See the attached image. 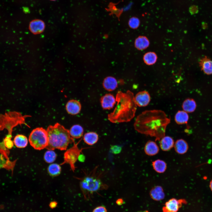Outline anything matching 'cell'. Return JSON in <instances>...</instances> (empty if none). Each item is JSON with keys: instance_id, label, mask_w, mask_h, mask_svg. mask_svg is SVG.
Listing matches in <instances>:
<instances>
[{"instance_id": "8fae6325", "label": "cell", "mask_w": 212, "mask_h": 212, "mask_svg": "<svg viewBox=\"0 0 212 212\" xmlns=\"http://www.w3.org/2000/svg\"><path fill=\"white\" fill-rule=\"evenodd\" d=\"M100 102L102 108L105 110L110 109L113 108L116 102L114 96L111 94H106L101 97Z\"/></svg>"}, {"instance_id": "484cf974", "label": "cell", "mask_w": 212, "mask_h": 212, "mask_svg": "<svg viewBox=\"0 0 212 212\" xmlns=\"http://www.w3.org/2000/svg\"><path fill=\"white\" fill-rule=\"evenodd\" d=\"M47 171L49 175L52 177L59 175L61 171L60 165L57 163H51L48 167Z\"/></svg>"}, {"instance_id": "d6a6232c", "label": "cell", "mask_w": 212, "mask_h": 212, "mask_svg": "<svg viewBox=\"0 0 212 212\" xmlns=\"http://www.w3.org/2000/svg\"><path fill=\"white\" fill-rule=\"evenodd\" d=\"M92 212H107V210L103 206H99L95 208Z\"/></svg>"}, {"instance_id": "d590c367", "label": "cell", "mask_w": 212, "mask_h": 212, "mask_svg": "<svg viewBox=\"0 0 212 212\" xmlns=\"http://www.w3.org/2000/svg\"><path fill=\"white\" fill-rule=\"evenodd\" d=\"M116 203L118 205H121L123 203V200L121 198L118 199L116 201Z\"/></svg>"}, {"instance_id": "277c9868", "label": "cell", "mask_w": 212, "mask_h": 212, "mask_svg": "<svg viewBox=\"0 0 212 212\" xmlns=\"http://www.w3.org/2000/svg\"><path fill=\"white\" fill-rule=\"evenodd\" d=\"M97 170V168H95L89 173H87L80 179V186L85 194L86 193H92L107 187L100 179L101 174L96 173Z\"/></svg>"}, {"instance_id": "ba28073f", "label": "cell", "mask_w": 212, "mask_h": 212, "mask_svg": "<svg viewBox=\"0 0 212 212\" xmlns=\"http://www.w3.org/2000/svg\"><path fill=\"white\" fill-rule=\"evenodd\" d=\"M185 200L172 198L167 201L163 207V212H177L183 203H186Z\"/></svg>"}, {"instance_id": "5b68a950", "label": "cell", "mask_w": 212, "mask_h": 212, "mask_svg": "<svg viewBox=\"0 0 212 212\" xmlns=\"http://www.w3.org/2000/svg\"><path fill=\"white\" fill-rule=\"evenodd\" d=\"M31 116L23 115L19 112L10 111L4 114H0V130L4 129H7L9 135H11L13 128L18 125L24 124L29 127L26 122V118Z\"/></svg>"}, {"instance_id": "3957f363", "label": "cell", "mask_w": 212, "mask_h": 212, "mask_svg": "<svg viewBox=\"0 0 212 212\" xmlns=\"http://www.w3.org/2000/svg\"><path fill=\"white\" fill-rule=\"evenodd\" d=\"M47 130L48 143L46 148L48 150H66L70 144L74 143V138L70 135L69 130L58 123L49 125Z\"/></svg>"}, {"instance_id": "30bf717a", "label": "cell", "mask_w": 212, "mask_h": 212, "mask_svg": "<svg viewBox=\"0 0 212 212\" xmlns=\"http://www.w3.org/2000/svg\"><path fill=\"white\" fill-rule=\"evenodd\" d=\"M81 108L80 102L78 100L72 99L69 100L66 105L67 112L70 115H75L78 114Z\"/></svg>"}, {"instance_id": "e575fe53", "label": "cell", "mask_w": 212, "mask_h": 212, "mask_svg": "<svg viewBox=\"0 0 212 212\" xmlns=\"http://www.w3.org/2000/svg\"><path fill=\"white\" fill-rule=\"evenodd\" d=\"M78 160L80 162H84L85 160V155L83 154H81V153L78 157Z\"/></svg>"}, {"instance_id": "4fadbf2b", "label": "cell", "mask_w": 212, "mask_h": 212, "mask_svg": "<svg viewBox=\"0 0 212 212\" xmlns=\"http://www.w3.org/2000/svg\"><path fill=\"white\" fill-rule=\"evenodd\" d=\"M201 70L208 75L212 74V60L206 56L201 58L199 62Z\"/></svg>"}, {"instance_id": "9c48e42d", "label": "cell", "mask_w": 212, "mask_h": 212, "mask_svg": "<svg viewBox=\"0 0 212 212\" xmlns=\"http://www.w3.org/2000/svg\"><path fill=\"white\" fill-rule=\"evenodd\" d=\"M135 100L136 105L139 107H145L147 106L150 100V95L146 91H143L138 93L135 97Z\"/></svg>"}, {"instance_id": "2e32d148", "label": "cell", "mask_w": 212, "mask_h": 212, "mask_svg": "<svg viewBox=\"0 0 212 212\" xmlns=\"http://www.w3.org/2000/svg\"><path fill=\"white\" fill-rule=\"evenodd\" d=\"M160 140V147L163 151H168L174 146V141L173 138L170 136H165Z\"/></svg>"}, {"instance_id": "7c38bea8", "label": "cell", "mask_w": 212, "mask_h": 212, "mask_svg": "<svg viewBox=\"0 0 212 212\" xmlns=\"http://www.w3.org/2000/svg\"><path fill=\"white\" fill-rule=\"evenodd\" d=\"M45 25L42 20L36 19L31 21L29 24V29L32 32L38 34L42 32L44 30Z\"/></svg>"}, {"instance_id": "f35d334b", "label": "cell", "mask_w": 212, "mask_h": 212, "mask_svg": "<svg viewBox=\"0 0 212 212\" xmlns=\"http://www.w3.org/2000/svg\"></svg>"}, {"instance_id": "8992f818", "label": "cell", "mask_w": 212, "mask_h": 212, "mask_svg": "<svg viewBox=\"0 0 212 212\" xmlns=\"http://www.w3.org/2000/svg\"><path fill=\"white\" fill-rule=\"evenodd\" d=\"M30 145L35 150H41L46 148L48 143V138L47 130L42 127L34 129L29 138Z\"/></svg>"}, {"instance_id": "7a4b0ae2", "label": "cell", "mask_w": 212, "mask_h": 212, "mask_svg": "<svg viewBox=\"0 0 212 212\" xmlns=\"http://www.w3.org/2000/svg\"><path fill=\"white\" fill-rule=\"evenodd\" d=\"M116 100L117 105L113 112L108 115V120L113 123L130 121L135 116L136 110L133 93L129 90L125 93L119 91Z\"/></svg>"}, {"instance_id": "603a6c76", "label": "cell", "mask_w": 212, "mask_h": 212, "mask_svg": "<svg viewBox=\"0 0 212 212\" xmlns=\"http://www.w3.org/2000/svg\"><path fill=\"white\" fill-rule=\"evenodd\" d=\"M69 130L70 135L74 138H80L82 136L83 134V129L81 125H73Z\"/></svg>"}, {"instance_id": "8d00e7d4", "label": "cell", "mask_w": 212, "mask_h": 212, "mask_svg": "<svg viewBox=\"0 0 212 212\" xmlns=\"http://www.w3.org/2000/svg\"><path fill=\"white\" fill-rule=\"evenodd\" d=\"M210 188L212 191V179L210 183V185H209Z\"/></svg>"}, {"instance_id": "d6986e66", "label": "cell", "mask_w": 212, "mask_h": 212, "mask_svg": "<svg viewBox=\"0 0 212 212\" xmlns=\"http://www.w3.org/2000/svg\"><path fill=\"white\" fill-rule=\"evenodd\" d=\"M83 139L84 142L87 144L92 145L97 142L99 139L98 135L95 132H89L84 134Z\"/></svg>"}, {"instance_id": "cb8c5ba5", "label": "cell", "mask_w": 212, "mask_h": 212, "mask_svg": "<svg viewBox=\"0 0 212 212\" xmlns=\"http://www.w3.org/2000/svg\"><path fill=\"white\" fill-rule=\"evenodd\" d=\"M189 116L187 112L184 111H178L176 114L175 119L178 124H183L187 123Z\"/></svg>"}, {"instance_id": "83f0119b", "label": "cell", "mask_w": 212, "mask_h": 212, "mask_svg": "<svg viewBox=\"0 0 212 212\" xmlns=\"http://www.w3.org/2000/svg\"><path fill=\"white\" fill-rule=\"evenodd\" d=\"M54 150H48L44 153V158L46 163H52L56 160L57 154Z\"/></svg>"}, {"instance_id": "4dcf8cb0", "label": "cell", "mask_w": 212, "mask_h": 212, "mask_svg": "<svg viewBox=\"0 0 212 212\" xmlns=\"http://www.w3.org/2000/svg\"><path fill=\"white\" fill-rule=\"evenodd\" d=\"M11 135L8 134L3 141L5 146L8 149L11 148L14 146V142L11 140Z\"/></svg>"}, {"instance_id": "9a60e30c", "label": "cell", "mask_w": 212, "mask_h": 212, "mask_svg": "<svg viewBox=\"0 0 212 212\" xmlns=\"http://www.w3.org/2000/svg\"><path fill=\"white\" fill-rule=\"evenodd\" d=\"M144 150L147 155L153 156L156 155L158 153L159 148L155 142L149 140L145 144Z\"/></svg>"}, {"instance_id": "ac0fdd59", "label": "cell", "mask_w": 212, "mask_h": 212, "mask_svg": "<svg viewBox=\"0 0 212 212\" xmlns=\"http://www.w3.org/2000/svg\"><path fill=\"white\" fill-rule=\"evenodd\" d=\"M174 146L176 152L180 154L186 153L188 148L187 143L183 139L178 140L175 143Z\"/></svg>"}, {"instance_id": "7402d4cb", "label": "cell", "mask_w": 212, "mask_h": 212, "mask_svg": "<svg viewBox=\"0 0 212 212\" xmlns=\"http://www.w3.org/2000/svg\"><path fill=\"white\" fill-rule=\"evenodd\" d=\"M149 45V42L148 39L145 36H140L136 39L135 42V47L139 50H143L146 49Z\"/></svg>"}, {"instance_id": "5bb4252c", "label": "cell", "mask_w": 212, "mask_h": 212, "mask_svg": "<svg viewBox=\"0 0 212 212\" xmlns=\"http://www.w3.org/2000/svg\"><path fill=\"white\" fill-rule=\"evenodd\" d=\"M150 194L151 198L155 201H161L165 197L163 189L160 186H156L153 188L150 191Z\"/></svg>"}, {"instance_id": "836d02e7", "label": "cell", "mask_w": 212, "mask_h": 212, "mask_svg": "<svg viewBox=\"0 0 212 212\" xmlns=\"http://www.w3.org/2000/svg\"><path fill=\"white\" fill-rule=\"evenodd\" d=\"M6 161L3 155L0 154V169L3 168L6 164Z\"/></svg>"}, {"instance_id": "74e56055", "label": "cell", "mask_w": 212, "mask_h": 212, "mask_svg": "<svg viewBox=\"0 0 212 212\" xmlns=\"http://www.w3.org/2000/svg\"><path fill=\"white\" fill-rule=\"evenodd\" d=\"M50 0L52 1H56V0Z\"/></svg>"}, {"instance_id": "f1b7e54d", "label": "cell", "mask_w": 212, "mask_h": 212, "mask_svg": "<svg viewBox=\"0 0 212 212\" xmlns=\"http://www.w3.org/2000/svg\"><path fill=\"white\" fill-rule=\"evenodd\" d=\"M109 8L107 9V10L110 11L111 12V14H114L119 19V17L122 12V10H120L117 8L115 4L112 3L109 5Z\"/></svg>"}, {"instance_id": "ffe728a7", "label": "cell", "mask_w": 212, "mask_h": 212, "mask_svg": "<svg viewBox=\"0 0 212 212\" xmlns=\"http://www.w3.org/2000/svg\"><path fill=\"white\" fill-rule=\"evenodd\" d=\"M196 106L195 101L193 99L189 98L184 101L182 107L183 111L187 113H191L195 110Z\"/></svg>"}, {"instance_id": "e0dca14e", "label": "cell", "mask_w": 212, "mask_h": 212, "mask_svg": "<svg viewBox=\"0 0 212 212\" xmlns=\"http://www.w3.org/2000/svg\"><path fill=\"white\" fill-rule=\"evenodd\" d=\"M117 82L114 77L109 76L106 77L103 82L104 88L106 90L111 91L115 90L117 87Z\"/></svg>"}, {"instance_id": "4316f807", "label": "cell", "mask_w": 212, "mask_h": 212, "mask_svg": "<svg viewBox=\"0 0 212 212\" xmlns=\"http://www.w3.org/2000/svg\"><path fill=\"white\" fill-rule=\"evenodd\" d=\"M157 58L156 54L153 52H148L146 53L143 57L144 62L148 65H152L155 63Z\"/></svg>"}, {"instance_id": "d4e9b609", "label": "cell", "mask_w": 212, "mask_h": 212, "mask_svg": "<svg viewBox=\"0 0 212 212\" xmlns=\"http://www.w3.org/2000/svg\"><path fill=\"white\" fill-rule=\"evenodd\" d=\"M152 165L154 170L159 173H164L167 168V164L165 162L160 159L157 160L153 161Z\"/></svg>"}, {"instance_id": "6da1fadb", "label": "cell", "mask_w": 212, "mask_h": 212, "mask_svg": "<svg viewBox=\"0 0 212 212\" xmlns=\"http://www.w3.org/2000/svg\"><path fill=\"white\" fill-rule=\"evenodd\" d=\"M170 121V118L163 111L146 110L137 116L134 126L138 132L154 137L156 141H160L165 136L166 127Z\"/></svg>"}, {"instance_id": "52a82bcc", "label": "cell", "mask_w": 212, "mask_h": 212, "mask_svg": "<svg viewBox=\"0 0 212 212\" xmlns=\"http://www.w3.org/2000/svg\"><path fill=\"white\" fill-rule=\"evenodd\" d=\"M79 142L77 143H74L73 146L64 152L63 162L60 164L61 165L65 164H68L71 169L74 172L76 168L75 163L78 160L79 155L82 153V150L85 149L79 148L78 146Z\"/></svg>"}, {"instance_id": "1f68e13d", "label": "cell", "mask_w": 212, "mask_h": 212, "mask_svg": "<svg viewBox=\"0 0 212 212\" xmlns=\"http://www.w3.org/2000/svg\"><path fill=\"white\" fill-rule=\"evenodd\" d=\"M122 148L120 146L118 145H112L110 147V150L111 152L115 154H118L120 153L122 150Z\"/></svg>"}, {"instance_id": "f546056e", "label": "cell", "mask_w": 212, "mask_h": 212, "mask_svg": "<svg viewBox=\"0 0 212 212\" xmlns=\"http://www.w3.org/2000/svg\"><path fill=\"white\" fill-rule=\"evenodd\" d=\"M128 24L131 28L133 29H137L139 25L140 21L138 18L132 17L129 20Z\"/></svg>"}, {"instance_id": "44dd1931", "label": "cell", "mask_w": 212, "mask_h": 212, "mask_svg": "<svg viewBox=\"0 0 212 212\" xmlns=\"http://www.w3.org/2000/svg\"><path fill=\"white\" fill-rule=\"evenodd\" d=\"M28 139L26 136L22 134H18L14 137L13 142L18 148H24L26 147L28 144Z\"/></svg>"}]
</instances>
